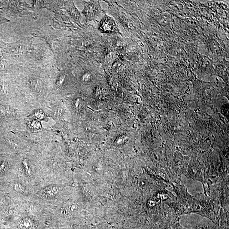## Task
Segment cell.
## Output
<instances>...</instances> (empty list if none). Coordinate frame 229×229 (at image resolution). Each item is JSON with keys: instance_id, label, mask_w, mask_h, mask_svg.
<instances>
[{"instance_id": "obj_1", "label": "cell", "mask_w": 229, "mask_h": 229, "mask_svg": "<svg viewBox=\"0 0 229 229\" xmlns=\"http://www.w3.org/2000/svg\"><path fill=\"white\" fill-rule=\"evenodd\" d=\"M116 23L113 19L109 16H105L100 22L99 30L103 33H114L117 30Z\"/></svg>"}, {"instance_id": "obj_2", "label": "cell", "mask_w": 229, "mask_h": 229, "mask_svg": "<svg viewBox=\"0 0 229 229\" xmlns=\"http://www.w3.org/2000/svg\"><path fill=\"white\" fill-rule=\"evenodd\" d=\"M100 11L101 7L98 2L92 1L87 4L86 13L88 17L93 18L98 15Z\"/></svg>"}, {"instance_id": "obj_3", "label": "cell", "mask_w": 229, "mask_h": 229, "mask_svg": "<svg viewBox=\"0 0 229 229\" xmlns=\"http://www.w3.org/2000/svg\"><path fill=\"white\" fill-rule=\"evenodd\" d=\"M58 192V188L55 186H52L46 187L42 190L40 194L42 197L45 198H54Z\"/></svg>"}, {"instance_id": "obj_4", "label": "cell", "mask_w": 229, "mask_h": 229, "mask_svg": "<svg viewBox=\"0 0 229 229\" xmlns=\"http://www.w3.org/2000/svg\"><path fill=\"white\" fill-rule=\"evenodd\" d=\"M18 228L20 229H36L35 222L30 218H25L18 221Z\"/></svg>"}, {"instance_id": "obj_5", "label": "cell", "mask_w": 229, "mask_h": 229, "mask_svg": "<svg viewBox=\"0 0 229 229\" xmlns=\"http://www.w3.org/2000/svg\"><path fill=\"white\" fill-rule=\"evenodd\" d=\"M8 163L6 162H2L0 163V173H4L7 171L8 169Z\"/></svg>"}, {"instance_id": "obj_6", "label": "cell", "mask_w": 229, "mask_h": 229, "mask_svg": "<svg viewBox=\"0 0 229 229\" xmlns=\"http://www.w3.org/2000/svg\"><path fill=\"white\" fill-rule=\"evenodd\" d=\"M14 188L16 191L18 192H23L24 191V188L21 184L16 183L14 186Z\"/></svg>"}]
</instances>
